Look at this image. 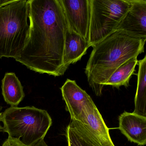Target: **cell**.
<instances>
[{
    "mask_svg": "<svg viewBox=\"0 0 146 146\" xmlns=\"http://www.w3.org/2000/svg\"><path fill=\"white\" fill-rule=\"evenodd\" d=\"M29 33L16 61L40 74L64 75L67 22L60 0H28Z\"/></svg>",
    "mask_w": 146,
    "mask_h": 146,
    "instance_id": "1",
    "label": "cell"
},
{
    "mask_svg": "<svg viewBox=\"0 0 146 146\" xmlns=\"http://www.w3.org/2000/svg\"><path fill=\"white\" fill-rule=\"evenodd\" d=\"M146 40L117 31L93 47L85 73L97 96H101L105 83L120 66L144 52Z\"/></svg>",
    "mask_w": 146,
    "mask_h": 146,
    "instance_id": "2",
    "label": "cell"
},
{
    "mask_svg": "<svg viewBox=\"0 0 146 146\" xmlns=\"http://www.w3.org/2000/svg\"><path fill=\"white\" fill-rule=\"evenodd\" d=\"M3 131L25 146H33L44 137L52 121L46 111L34 106L11 107L2 113Z\"/></svg>",
    "mask_w": 146,
    "mask_h": 146,
    "instance_id": "3",
    "label": "cell"
},
{
    "mask_svg": "<svg viewBox=\"0 0 146 146\" xmlns=\"http://www.w3.org/2000/svg\"><path fill=\"white\" fill-rule=\"evenodd\" d=\"M28 18L27 0L0 7V59L19 58L29 37Z\"/></svg>",
    "mask_w": 146,
    "mask_h": 146,
    "instance_id": "4",
    "label": "cell"
},
{
    "mask_svg": "<svg viewBox=\"0 0 146 146\" xmlns=\"http://www.w3.org/2000/svg\"><path fill=\"white\" fill-rule=\"evenodd\" d=\"M90 47L116 31L131 7L132 0H90Z\"/></svg>",
    "mask_w": 146,
    "mask_h": 146,
    "instance_id": "5",
    "label": "cell"
},
{
    "mask_svg": "<svg viewBox=\"0 0 146 146\" xmlns=\"http://www.w3.org/2000/svg\"><path fill=\"white\" fill-rule=\"evenodd\" d=\"M72 120L96 146H115L110 137L109 129L93 101L83 107L76 120Z\"/></svg>",
    "mask_w": 146,
    "mask_h": 146,
    "instance_id": "6",
    "label": "cell"
},
{
    "mask_svg": "<svg viewBox=\"0 0 146 146\" xmlns=\"http://www.w3.org/2000/svg\"><path fill=\"white\" fill-rule=\"evenodd\" d=\"M67 25L88 42L90 0H60Z\"/></svg>",
    "mask_w": 146,
    "mask_h": 146,
    "instance_id": "7",
    "label": "cell"
},
{
    "mask_svg": "<svg viewBox=\"0 0 146 146\" xmlns=\"http://www.w3.org/2000/svg\"><path fill=\"white\" fill-rule=\"evenodd\" d=\"M146 40V0H132V5L116 31Z\"/></svg>",
    "mask_w": 146,
    "mask_h": 146,
    "instance_id": "8",
    "label": "cell"
},
{
    "mask_svg": "<svg viewBox=\"0 0 146 146\" xmlns=\"http://www.w3.org/2000/svg\"><path fill=\"white\" fill-rule=\"evenodd\" d=\"M60 89L71 120H76L83 107L93 101L92 98L74 80L67 79Z\"/></svg>",
    "mask_w": 146,
    "mask_h": 146,
    "instance_id": "9",
    "label": "cell"
},
{
    "mask_svg": "<svg viewBox=\"0 0 146 146\" xmlns=\"http://www.w3.org/2000/svg\"><path fill=\"white\" fill-rule=\"evenodd\" d=\"M119 120V129L128 141L140 146L146 145V117L124 111Z\"/></svg>",
    "mask_w": 146,
    "mask_h": 146,
    "instance_id": "10",
    "label": "cell"
},
{
    "mask_svg": "<svg viewBox=\"0 0 146 146\" xmlns=\"http://www.w3.org/2000/svg\"><path fill=\"white\" fill-rule=\"evenodd\" d=\"M89 47L88 42L70 29L67 24L63 55V63L65 70L71 64L80 60L86 54Z\"/></svg>",
    "mask_w": 146,
    "mask_h": 146,
    "instance_id": "11",
    "label": "cell"
},
{
    "mask_svg": "<svg viewBox=\"0 0 146 146\" xmlns=\"http://www.w3.org/2000/svg\"><path fill=\"white\" fill-rule=\"evenodd\" d=\"M1 89L5 101L11 107H17L25 96L23 88L13 72L5 74L2 80Z\"/></svg>",
    "mask_w": 146,
    "mask_h": 146,
    "instance_id": "12",
    "label": "cell"
},
{
    "mask_svg": "<svg viewBox=\"0 0 146 146\" xmlns=\"http://www.w3.org/2000/svg\"><path fill=\"white\" fill-rule=\"evenodd\" d=\"M137 88L133 113L146 117V56L138 60Z\"/></svg>",
    "mask_w": 146,
    "mask_h": 146,
    "instance_id": "13",
    "label": "cell"
},
{
    "mask_svg": "<svg viewBox=\"0 0 146 146\" xmlns=\"http://www.w3.org/2000/svg\"><path fill=\"white\" fill-rule=\"evenodd\" d=\"M137 57L131 58L120 66L105 83L104 85H110L119 89L121 86L127 88L129 85L131 78L135 72V67L137 64Z\"/></svg>",
    "mask_w": 146,
    "mask_h": 146,
    "instance_id": "14",
    "label": "cell"
},
{
    "mask_svg": "<svg viewBox=\"0 0 146 146\" xmlns=\"http://www.w3.org/2000/svg\"><path fill=\"white\" fill-rule=\"evenodd\" d=\"M66 137L68 146H96L73 120L66 128Z\"/></svg>",
    "mask_w": 146,
    "mask_h": 146,
    "instance_id": "15",
    "label": "cell"
},
{
    "mask_svg": "<svg viewBox=\"0 0 146 146\" xmlns=\"http://www.w3.org/2000/svg\"><path fill=\"white\" fill-rule=\"evenodd\" d=\"M2 146H25L19 140L8 137L4 142Z\"/></svg>",
    "mask_w": 146,
    "mask_h": 146,
    "instance_id": "16",
    "label": "cell"
},
{
    "mask_svg": "<svg viewBox=\"0 0 146 146\" xmlns=\"http://www.w3.org/2000/svg\"><path fill=\"white\" fill-rule=\"evenodd\" d=\"M15 0L9 1V0H0V7L5 6L13 3Z\"/></svg>",
    "mask_w": 146,
    "mask_h": 146,
    "instance_id": "17",
    "label": "cell"
},
{
    "mask_svg": "<svg viewBox=\"0 0 146 146\" xmlns=\"http://www.w3.org/2000/svg\"><path fill=\"white\" fill-rule=\"evenodd\" d=\"M33 146H48L47 145L46 143L44 141V140H41L39 142L36 143V144Z\"/></svg>",
    "mask_w": 146,
    "mask_h": 146,
    "instance_id": "18",
    "label": "cell"
},
{
    "mask_svg": "<svg viewBox=\"0 0 146 146\" xmlns=\"http://www.w3.org/2000/svg\"><path fill=\"white\" fill-rule=\"evenodd\" d=\"M1 117H2V113L0 112V122L1 121ZM3 131V127L0 124V132Z\"/></svg>",
    "mask_w": 146,
    "mask_h": 146,
    "instance_id": "19",
    "label": "cell"
}]
</instances>
